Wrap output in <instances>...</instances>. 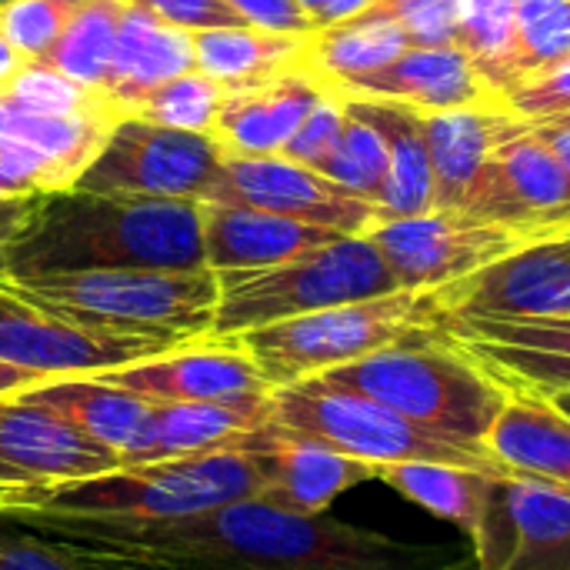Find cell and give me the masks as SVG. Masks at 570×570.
I'll return each instance as SVG.
<instances>
[{
	"mask_svg": "<svg viewBox=\"0 0 570 570\" xmlns=\"http://www.w3.org/2000/svg\"><path fill=\"white\" fill-rule=\"evenodd\" d=\"M0 518L60 548L157 570H474L451 548L397 541L327 514H294L264 498L164 524H110L37 511Z\"/></svg>",
	"mask_w": 570,
	"mask_h": 570,
	"instance_id": "obj_1",
	"label": "cell"
},
{
	"mask_svg": "<svg viewBox=\"0 0 570 570\" xmlns=\"http://www.w3.org/2000/svg\"><path fill=\"white\" fill-rule=\"evenodd\" d=\"M90 271H207L200 200L53 190L7 247V281Z\"/></svg>",
	"mask_w": 570,
	"mask_h": 570,
	"instance_id": "obj_2",
	"label": "cell"
},
{
	"mask_svg": "<svg viewBox=\"0 0 570 570\" xmlns=\"http://www.w3.org/2000/svg\"><path fill=\"white\" fill-rule=\"evenodd\" d=\"M261 494H264L261 461L234 441L227 448L190 454V458L127 464L97 478L67 481L7 511H37L57 518L110 521V524H164V521L197 518Z\"/></svg>",
	"mask_w": 570,
	"mask_h": 570,
	"instance_id": "obj_3",
	"label": "cell"
},
{
	"mask_svg": "<svg viewBox=\"0 0 570 570\" xmlns=\"http://www.w3.org/2000/svg\"><path fill=\"white\" fill-rule=\"evenodd\" d=\"M7 284L70 324L170 347L210 337L220 301L214 271H90Z\"/></svg>",
	"mask_w": 570,
	"mask_h": 570,
	"instance_id": "obj_4",
	"label": "cell"
},
{
	"mask_svg": "<svg viewBox=\"0 0 570 570\" xmlns=\"http://www.w3.org/2000/svg\"><path fill=\"white\" fill-rule=\"evenodd\" d=\"M317 381L371 397L421 428L478 444H488L508 404V387L458 351L444 331L384 347Z\"/></svg>",
	"mask_w": 570,
	"mask_h": 570,
	"instance_id": "obj_5",
	"label": "cell"
},
{
	"mask_svg": "<svg viewBox=\"0 0 570 570\" xmlns=\"http://www.w3.org/2000/svg\"><path fill=\"white\" fill-rule=\"evenodd\" d=\"M271 424L377 471L394 464H451L484 478H511L488 444L421 428L371 397L317 377L271 391Z\"/></svg>",
	"mask_w": 570,
	"mask_h": 570,
	"instance_id": "obj_6",
	"label": "cell"
},
{
	"mask_svg": "<svg viewBox=\"0 0 570 570\" xmlns=\"http://www.w3.org/2000/svg\"><path fill=\"white\" fill-rule=\"evenodd\" d=\"M444 331L438 291H394L384 297L341 304L240 334V347L257 364L271 391L324 377L411 337Z\"/></svg>",
	"mask_w": 570,
	"mask_h": 570,
	"instance_id": "obj_7",
	"label": "cell"
},
{
	"mask_svg": "<svg viewBox=\"0 0 570 570\" xmlns=\"http://www.w3.org/2000/svg\"><path fill=\"white\" fill-rule=\"evenodd\" d=\"M217 284L220 301L214 311V337H240L291 317L401 291L367 237H341L264 271L217 274Z\"/></svg>",
	"mask_w": 570,
	"mask_h": 570,
	"instance_id": "obj_8",
	"label": "cell"
},
{
	"mask_svg": "<svg viewBox=\"0 0 570 570\" xmlns=\"http://www.w3.org/2000/svg\"><path fill=\"white\" fill-rule=\"evenodd\" d=\"M224 157L210 134L170 130L127 114L110 127L73 187L157 200H207Z\"/></svg>",
	"mask_w": 570,
	"mask_h": 570,
	"instance_id": "obj_9",
	"label": "cell"
},
{
	"mask_svg": "<svg viewBox=\"0 0 570 570\" xmlns=\"http://www.w3.org/2000/svg\"><path fill=\"white\" fill-rule=\"evenodd\" d=\"M461 214L511 227L528 244L570 234V177L534 124L508 120Z\"/></svg>",
	"mask_w": 570,
	"mask_h": 570,
	"instance_id": "obj_10",
	"label": "cell"
},
{
	"mask_svg": "<svg viewBox=\"0 0 570 570\" xmlns=\"http://www.w3.org/2000/svg\"><path fill=\"white\" fill-rule=\"evenodd\" d=\"M364 237L377 247L401 291H444L528 244L511 227L458 210L381 220Z\"/></svg>",
	"mask_w": 570,
	"mask_h": 570,
	"instance_id": "obj_11",
	"label": "cell"
},
{
	"mask_svg": "<svg viewBox=\"0 0 570 570\" xmlns=\"http://www.w3.org/2000/svg\"><path fill=\"white\" fill-rule=\"evenodd\" d=\"M170 351L164 341L117 337L70 324L0 281V361L43 381L90 377Z\"/></svg>",
	"mask_w": 570,
	"mask_h": 570,
	"instance_id": "obj_12",
	"label": "cell"
},
{
	"mask_svg": "<svg viewBox=\"0 0 570 570\" xmlns=\"http://www.w3.org/2000/svg\"><path fill=\"white\" fill-rule=\"evenodd\" d=\"M114 468H124L120 458L60 414L20 397H0V511L47 488L97 478Z\"/></svg>",
	"mask_w": 570,
	"mask_h": 570,
	"instance_id": "obj_13",
	"label": "cell"
},
{
	"mask_svg": "<svg viewBox=\"0 0 570 570\" xmlns=\"http://www.w3.org/2000/svg\"><path fill=\"white\" fill-rule=\"evenodd\" d=\"M207 200L254 207L344 237H364L374 224H381V210L371 200H361L321 177L317 170H307L284 157L227 154Z\"/></svg>",
	"mask_w": 570,
	"mask_h": 570,
	"instance_id": "obj_14",
	"label": "cell"
},
{
	"mask_svg": "<svg viewBox=\"0 0 570 570\" xmlns=\"http://www.w3.org/2000/svg\"><path fill=\"white\" fill-rule=\"evenodd\" d=\"M448 321L570 317V234L531 240L498 264L438 291Z\"/></svg>",
	"mask_w": 570,
	"mask_h": 570,
	"instance_id": "obj_15",
	"label": "cell"
},
{
	"mask_svg": "<svg viewBox=\"0 0 570 570\" xmlns=\"http://www.w3.org/2000/svg\"><path fill=\"white\" fill-rule=\"evenodd\" d=\"M471 548L474 570H570V498L524 478H494Z\"/></svg>",
	"mask_w": 570,
	"mask_h": 570,
	"instance_id": "obj_16",
	"label": "cell"
},
{
	"mask_svg": "<svg viewBox=\"0 0 570 570\" xmlns=\"http://www.w3.org/2000/svg\"><path fill=\"white\" fill-rule=\"evenodd\" d=\"M147 401H244L267 397L271 384L237 337H200L177 344L140 364L97 374Z\"/></svg>",
	"mask_w": 570,
	"mask_h": 570,
	"instance_id": "obj_17",
	"label": "cell"
},
{
	"mask_svg": "<svg viewBox=\"0 0 570 570\" xmlns=\"http://www.w3.org/2000/svg\"><path fill=\"white\" fill-rule=\"evenodd\" d=\"M444 334L508 391L534 397L570 391V317L448 321Z\"/></svg>",
	"mask_w": 570,
	"mask_h": 570,
	"instance_id": "obj_18",
	"label": "cell"
},
{
	"mask_svg": "<svg viewBox=\"0 0 570 570\" xmlns=\"http://www.w3.org/2000/svg\"><path fill=\"white\" fill-rule=\"evenodd\" d=\"M247 448L264 471V501L294 514H327V508L364 481H377V468L351 461L321 444L284 434L267 424L237 441Z\"/></svg>",
	"mask_w": 570,
	"mask_h": 570,
	"instance_id": "obj_19",
	"label": "cell"
},
{
	"mask_svg": "<svg viewBox=\"0 0 570 570\" xmlns=\"http://www.w3.org/2000/svg\"><path fill=\"white\" fill-rule=\"evenodd\" d=\"M334 94L391 100V104H404L417 114L504 107L501 97L484 83V77L474 70V63L458 47H411L387 67L374 70Z\"/></svg>",
	"mask_w": 570,
	"mask_h": 570,
	"instance_id": "obj_20",
	"label": "cell"
},
{
	"mask_svg": "<svg viewBox=\"0 0 570 570\" xmlns=\"http://www.w3.org/2000/svg\"><path fill=\"white\" fill-rule=\"evenodd\" d=\"M200 234L204 264L214 274L277 267L344 237L324 227L217 200H200Z\"/></svg>",
	"mask_w": 570,
	"mask_h": 570,
	"instance_id": "obj_21",
	"label": "cell"
},
{
	"mask_svg": "<svg viewBox=\"0 0 570 570\" xmlns=\"http://www.w3.org/2000/svg\"><path fill=\"white\" fill-rule=\"evenodd\" d=\"M17 397L60 414L77 431H83L90 441L114 451L120 458V464H130L140 454L147 424H150V407H154V401L137 397L117 384H107L97 374L53 377V381L20 391Z\"/></svg>",
	"mask_w": 570,
	"mask_h": 570,
	"instance_id": "obj_22",
	"label": "cell"
},
{
	"mask_svg": "<svg viewBox=\"0 0 570 570\" xmlns=\"http://www.w3.org/2000/svg\"><path fill=\"white\" fill-rule=\"evenodd\" d=\"M190 70H197L190 33L174 30L127 3L100 97L117 117H127L150 90Z\"/></svg>",
	"mask_w": 570,
	"mask_h": 570,
	"instance_id": "obj_23",
	"label": "cell"
},
{
	"mask_svg": "<svg viewBox=\"0 0 570 570\" xmlns=\"http://www.w3.org/2000/svg\"><path fill=\"white\" fill-rule=\"evenodd\" d=\"M491 454L511 478H524L570 498V417L548 397L508 391V404L488 434Z\"/></svg>",
	"mask_w": 570,
	"mask_h": 570,
	"instance_id": "obj_24",
	"label": "cell"
},
{
	"mask_svg": "<svg viewBox=\"0 0 570 570\" xmlns=\"http://www.w3.org/2000/svg\"><path fill=\"white\" fill-rule=\"evenodd\" d=\"M324 94L327 87L311 73L287 77L261 90L227 94L210 137L230 157H281L284 144Z\"/></svg>",
	"mask_w": 570,
	"mask_h": 570,
	"instance_id": "obj_25",
	"label": "cell"
},
{
	"mask_svg": "<svg viewBox=\"0 0 570 570\" xmlns=\"http://www.w3.org/2000/svg\"><path fill=\"white\" fill-rule=\"evenodd\" d=\"M267 424L271 394L244 401H154L144 448L130 464H154L217 451Z\"/></svg>",
	"mask_w": 570,
	"mask_h": 570,
	"instance_id": "obj_26",
	"label": "cell"
},
{
	"mask_svg": "<svg viewBox=\"0 0 570 570\" xmlns=\"http://www.w3.org/2000/svg\"><path fill=\"white\" fill-rule=\"evenodd\" d=\"M311 37H284L254 27L190 33L197 70L227 94L261 90L277 80L311 73Z\"/></svg>",
	"mask_w": 570,
	"mask_h": 570,
	"instance_id": "obj_27",
	"label": "cell"
},
{
	"mask_svg": "<svg viewBox=\"0 0 570 570\" xmlns=\"http://www.w3.org/2000/svg\"><path fill=\"white\" fill-rule=\"evenodd\" d=\"M511 117L514 114L504 107L424 114L434 170V210H464Z\"/></svg>",
	"mask_w": 570,
	"mask_h": 570,
	"instance_id": "obj_28",
	"label": "cell"
},
{
	"mask_svg": "<svg viewBox=\"0 0 570 570\" xmlns=\"http://www.w3.org/2000/svg\"><path fill=\"white\" fill-rule=\"evenodd\" d=\"M347 97V94H341ZM387 140V180L384 194L377 200L381 220L394 217H421L434 210V170H431V150H428V130L424 114L391 104V100H367V97H347Z\"/></svg>",
	"mask_w": 570,
	"mask_h": 570,
	"instance_id": "obj_29",
	"label": "cell"
},
{
	"mask_svg": "<svg viewBox=\"0 0 570 570\" xmlns=\"http://www.w3.org/2000/svg\"><path fill=\"white\" fill-rule=\"evenodd\" d=\"M117 120L107 114H80V117H47L27 114L7 100H0V137H10L30 147L40 160L53 167L63 190L77 184L87 164L97 157L100 144L107 140Z\"/></svg>",
	"mask_w": 570,
	"mask_h": 570,
	"instance_id": "obj_30",
	"label": "cell"
},
{
	"mask_svg": "<svg viewBox=\"0 0 570 570\" xmlns=\"http://www.w3.org/2000/svg\"><path fill=\"white\" fill-rule=\"evenodd\" d=\"M411 50V40L387 20L351 17L337 27L311 37V73L327 87L341 90Z\"/></svg>",
	"mask_w": 570,
	"mask_h": 570,
	"instance_id": "obj_31",
	"label": "cell"
},
{
	"mask_svg": "<svg viewBox=\"0 0 570 570\" xmlns=\"http://www.w3.org/2000/svg\"><path fill=\"white\" fill-rule=\"evenodd\" d=\"M377 481H384L404 501L431 511L438 521H448L471 538L484 518L488 491L494 478L451 464H394V468H381Z\"/></svg>",
	"mask_w": 570,
	"mask_h": 570,
	"instance_id": "obj_32",
	"label": "cell"
},
{
	"mask_svg": "<svg viewBox=\"0 0 570 570\" xmlns=\"http://www.w3.org/2000/svg\"><path fill=\"white\" fill-rule=\"evenodd\" d=\"M124 10L127 0H87L80 13L70 20V27L63 30V37L47 53V63L63 77H70L73 83L100 94L114 60Z\"/></svg>",
	"mask_w": 570,
	"mask_h": 570,
	"instance_id": "obj_33",
	"label": "cell"
},
{
	"mask_svg": "<svg viewBox=\"0 0 570 570\" xmlns=\"http://www.w3.org/2000/svg\"><path fill=\"white\" fill-rule=\"evenodd\" d=\"M514 3L518 0H461L458 50L474 63L484 83L501 97L514 83ZM504 104V100H501Z\"/></svg>",
	"mask_w": 570,
	"mask_h": 570,
	"instance_id": "obj_34",
	"label": "cell"
},
{
	"mask_svg": "<svg viewBox=\"0 0 570 570\" xmlns=\"http://www.w3.org/2000/svg\"><path fill=\"white\" fill-rule=\"evenodd\" d=\"M341 100H344V110H347L344 134H341V144H337L334 157L321 167V177H327L341 190H347V194H354L361 200H371L377 207V200L384 194L387 167H391L387 140L347 97H341Z\"/></svg>",
	"mask_w": 570,
	"mask_h": 570,
	"instance_id": "obj_35",
	"label": "cell"
},
{
	"mask_svg": "<svg viewBox=\"0 0 570 570\" xmlns=\"http://www.w3.org/2000/svg\"><path fill=\"white\" fill-rule=\"evenodd\" d=\"M0 100L27 110V114H47V117H80V114H107L120 120L107 100L97 90H87L53 70L47 60H27L17 77L0 90Z\"/></svg>",
	"mask_w": 570,
	"mask_h": 570,
	"instance_id": "obj_36",
	"label": "cell"
},
{
	"mask_svg": "<svg viewBox=\"0 0 570 570\" xmlns=\"http://www.w3.org/2000/svg\"><path fill=\"white\" fill-rule=\"evenodd\" d=\"M227 100V90L204 77L200 70H190L184 77H174L150 90L134 117H144L150 124L170 127V130H187V134H214L217 114Z\"/></svg>",
	"mask_w": 570,
	"mask_h": 570,
	"instance_id": "obj_37",
	"label": "cell"
},
{
	"mask_svg": "<svg viewBox=\"0 0 570 570\" xmlns=\"http://www.w3.org/2000/svg\"><path fill=\"white\" fill-rule=\"evenodd\" d=\"M570 57V0L514 3V83Z\"/></svg>",
	"mask_w": 570,
	"mask_h": 570,
	"instance_id": "obj_38",
	"label": "cell"
},
{
	"mask_svg": "<svg viewBox=\"0 0 570 570\" xmlns=\"http://www.w3.org/2000/svg\"><path fill=\"white\" fill-rule=\"evenodd\" d=\"M87 0H17L0 10V33L23 60H47Z\"/></svg>",
	"mask_w": 570,
	"mask_h": 570,
	"instance_id": "obj_39",
	"label": "cell"
},
{
	"mask_svg": "<svg viewBox=\"0 0 570 570\" xmlns=\"http://www.w3.org/2000/svg\"><path fill=\"white\" fill-rule=\"evenodd\" d=\"M461 0H374L357 17L394 23L411 47H458Z\"/></svg>",
	"mask_w": 570,
	"mask_h": 570,
	"instance_id": "obj_40",
	"label": "cell"
},
{
	"mask_svg": "<svg viewBox=\"0 0 570 570\" xmlns=\"http://www.w3.org/2000/svg\"><path fill=\"white\" fill-rule=\"evenodd\" d=\"M504 107L528 120V124H541V120H564L570 117V57L521 77L518 83H511L501 94Z\"/></svg>",
	"mask_w": 570,
	"mask_h": 570,
	"instance_id": "obj_41",
	"label": "cell"
},
{
	"mask_svg": "<svg viewBox=\"0 0 570 570\" xmlns=\"http://www.w3.org/2000/svg\"><path fill=\"white\" fill-rule=\"evenodd\" d=\"M344 120H347V110H344V100L327 90L321 97V104L304 117V124L294 130V137L284 144L281 157L291 160V164H301L307 170H317L334 157L337 144H341V134H344Z\"/></svg>",
	"mask_w": 570,
	"mask_h": 570,
	"instance_id": "obj_42",
	"label": "cell"
},
{
	"mask_svg": "<svg viewBox=\"0 0 570 570\" xmlns=\"http://www.w3.org/2000/svg\"><path fill=\"white\" fill-rule=\"evenodd\" d=\"M127 3L184 33L244 27V20L234 13L227 0H127Z\"/></svg>",
	"mask_w": 570,
	"mask_h": 570,
	"instance_id": "obj_43",
	"label": "cell"
},
{
	"mask_svg": "<svg viewBox=\"0 0 570 570\" xmlns=\"http://www.w3.org/2000/svg\"><path fill=\"white\" fill-rule=\"evenodd\" d=\"M0 570H83L43 538L0 518Z\"/></svg>",
	"mask_w": 570,
	"mask_h": 570,
	"instance_id": "obj_44",
	"label": "cell"
},
{
	"mask_svg": "<svg viewBox=\"0 0 570 570\" xmlns=\"http://www.w3.org/2000/svg\"><path fill=\"white\" fill-rule=\"evenodd\" d=\"M244 27L284 33V37H311L317 33L314 20L297 0H227Z\"/></svg>",
	"mask_w": 570,
	"mask_h": 570,
	"instance_id": "obj_45",
	"label": "cell"
},
{
	"mask_svg": "<svg viewBox=\"0 0 570 570\" xmlns=\"http://www.w3.org/2000/svg\"><path fill=\"white\" fill-rule=\"evenodd\" d=\"M307 17L314 20L317 30H327V27H337L351 17H357L361 10H367L374 0H297Z\"/></svg>",
	"mask_w": 570,
	"mask_h": 570,
	"instance_id": "obj_46",
	"label": "cell"
},
{
	"mask_svg": "<svg viewBox=\"0 0 570 570\" xmlns=\"http://www.w3.org/2000/svg\"><path fill=\"white\" fill-rule=\"evenodd\" d=\"M33 197H0V281L7 277V247L20 230Z\"/></svg>",
	"mask_w": 570,
	"mask_h": 570,
	"instance_id": "obj_47",
	"label": "cell"
},
{
	"mask_svg": "<svg viewBox=\"0 0 570 570\" xmlns=\"http://www.w3.org/2000/svg\"><path fill=\"white\" fill-rule=\"evenodd\" d=\"M50 544V541H47ZM60 554H67L73 564H80L83 570H157L147 568V564H134V561H124V558H107V554H94V551H77V548H60L53 544Z\"/></svg>",
	"mask_w": 570,
	"mask_h": 570,
	"instance_id": "obj_48",
	"label": "cell"
},
{
	"mask_svg": "<svg viewBox=\"0 0 570 570\" xmlns=\"http://www.w3.org/2000/svg\"><path fill=\"white\" fill-rule=\"evenodd\" d=\"M534 130L551 144V150L558 154V160L564 164L570 177V120H541L534 124Z\"/></svg>",
	"mask_w": 570,
	"mask_h": 570,
	"instance_id": "obj_49",
	"label": "cell"
},
{
	"mask_svg": "<svg viewBox=\"0 0 570 570\" xmlns=\"http://www.w3.org/2000/svg\"><path fill=\"white\" fill-rule=\"evenodd\" d=\"M33 384H43V377H37L30 371H20V367H10V364L0 361V397H17L20 391H27Z\"/></svg>",
	"mask_w": 570,
	"mask_h": 570,
	"instance_id": "obj_50",
	"label": "cell"
},
{
	"mask_svg": "<svg viewBox=\"0 0 570 570\" xmlns=\"http://www.w3.org/2000/svg\"><path fill=\"white\" fill-rule=\"evenodd\" d=\"M23 63H27V60H23V57L13 50V43L0 33V90L17 77V70H20Z\"/></svg>",
	"mask_w": 570,
	"mask_h": 570,
	"instance_id": "obj_51",
	"label": "cell"
},
{
	"mask_svg": "<svg viewBox=\"0 0 570 570\" xmlns=\"http://www.w3.org/2000/svg\"><path fill=\"white\" fill-rule=\"evenodd\" d=\"M548 401H551V404H554L558 411H564V414L570 417V391H568V394H558V397H548Z\"/></svg>",
	"mask_w": 570,
	"mask_h": 570,
	"instance_id": "obj_52",
	"label": "cell"
},
{
	"mask_svg": "<svg viewBox=\"0 0 570 570\" xmlns=\"http://www.w3.org/2000/svg\"><path fill=\"white\" fill-rule=\"evenodd\" d=\"M10 3H17V0H0V10H3V7H10Z\"/></svg>",
	"mask_w": 570,
	"mask_h": 570,
	"instance_id": "obj_53",
	"label": "cell"
},
{
	"mask_svg": "<svg viewBox=\"0 0 570 570\" xmlns=\"http://www.w3.org/2000/svg\"><path fill=\"white\" fill-rule=\"evenodd\" d=\"M564 120H570V117H564Z\"/></svg>",
	"mask_w": 570,
	"mask_h": 570,
	"instance_id": "obj_54",
	"label": "cell"
}]
</instances>
